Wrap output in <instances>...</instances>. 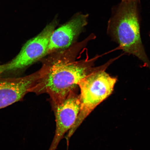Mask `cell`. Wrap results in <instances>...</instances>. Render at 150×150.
<instances>
[{
  "label": "cell",
  "mask_w": 150,
  "mask_h": 150,
  "mask_svg": "<svg viewBox=\"0 0 150 150\" xmlns=\"http://www.w3.org/2000/svg\"><path fill=\"white\" fill-rule=\"evenodd\" d=\"M95 37L91 34L82 42L48 54L41 59L42 65L38 70V78L31 93L47 94L54 109L62 104L71 92L76 91L82 79L98 68L93 66L99 56L76 61L81 50Z\"/></svg>",
  "instance_id": "6da1fadb"
},
{
  "label": "cell",
  "mask_w": 150,
  "mask_h": 150,
  "mask_svg": "<svg viewBox=\"0 0 150 150\" xmlns=\"http://www.w3.org/2000/svg\"><path fill=\"white\" fill-rule=\"evenodd\" d=\"M140 0H121L108 22V33L119 44L120 49L132 54L150 67L140 37Z\"/></svg>",
  "instance_id": "7a4b0ae2"
},
{
  "label": "cell",
  "mask_w": 150,
  "mask_h": 150,
  "mask_svg": "<svg viewBox=\"0 0 150 150\" xmlns=\"http://www.w3.org/2000/svg\"><path fill=\"white\" fill-rule=\"evenodd\" d=\"M116 59L110 60L105 64L98 67L79 83L80 90V110L76 122L69 131L68 138L72 136L93 110L111 95L117 78L110 76L105 70Z\"/></svg>",
  "instance_id": "3957f363"
},
{
  "label": "cell",
  "mask_w": 150,
  "mask_h": 150,
  "mask_svg": "<svg viewBox=\"0 0 150 150\" xmlns=\"http://www.w3.org/2000/svg\"><path fill=\"white\" fill-rule=\"evenodd\" d=\"M58 22L57 17L55 18L38 35L28 41L13 59L4 64H0V75L20 76L28 67L47 55L50 38Z\"/></svg>",
  "instance_id": "277c9868"
},
{
  "label": "cell",
  "mask_w": 150,
  "mask_h": 150,
  "mask_svg": "<svg viewBox=\"0 0 150 150\" xmlns=\"http://www.w3.org/2000/svg\"><path fill=\"white\" fill-rule=\"evenodd\" d=\"M38 71L24 76H5L0 75V109L23 100L31 93L38 78Z\"/></svg>",
  "instance_id": "5b68a950"
},
{
  "label": "cell",
  "mask_w": 150,
  "mask_h": 150,
  "mask_svg": "<svg viewBox=\"0 0 150 150\" xmlns=\"http://www.w3.org/2000/svg\"><path fill=\"white\" fill-rule=\"evenodd\" d=\"M88 17V14L78 13L69 21L55 29L50 38L47 55L67 49L76 43L87 25Z\"/></svg>",
  "instance_id": "8992f818"
},
{
  "label": "cell",
  "mask_w": 150,
  "mask_h": 150,
  "mask_svg": "<svg viewBox=\"0 0 150 150\" xmlns=\"http://www.w3.org/2000/svg\"><path fill=\"white\" fill-rule=\"evenodd\" d=\"M79 96L71 92L62 104L54 109L56 128L55 135L49 150H56L64 136L74 125L79 113Z\"/></svg>",
  "instance_id": "52a82bcc"
},
{
  "label": "cell",
  "mask_w": 150,
  "mask_h": 150,
  "mask_svg": "<svg viewBox=\"0 0 150 150\" xmlns=\"http://www.w3.org/2000/svg\"></svg>",
  "instance_id": "ba28073f"
}]
</instances>
